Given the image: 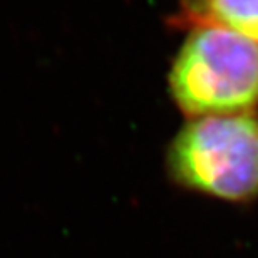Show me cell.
I'll return each instance as SVG.
<instances>
[{"mask_svg": "<svg viewBox=\"0 0 258 258\" xmlns=\"http://www.w3.org/2000/svg\"><path fill=\"white\" fill-rule=\"evenodd\" d=\"M166 171L189 191L231 203L256 200L258 116L189 119L168 146Z\"/></svg>", "mask_w": 258, "mask_h": 258, "instance_id": "6da1fadb", "label": "cell"}, {"mask_svg": "<svg viewBox=\"0 0 258 258\" xmlns=\"http://www.w3.org/2000/svg\"><path fill=\"white\" fill-rule=\"evenodd\" d=\"M168 81L171 97L189 119L253 112L258 44L223 29H191Z\"/></svg>", "mask_w": 258, "mask_h": 258, "instance_id": "7a4b0ae2", "label": "cell"}, {"mask_svg": "<svg viewBox=\"0 0 258 258\" xmlns=\"http://www.w3.org/2000/svg\"><path fill=\"white\" fill-rule=\"evenodd\" d=\"M178 24L215 27L258 44V0H181Z\"/></svg>", "mask_w": 258, "mask_h": 258, "instance_id": "3957f363", "label": "cell"}]
</instances>
